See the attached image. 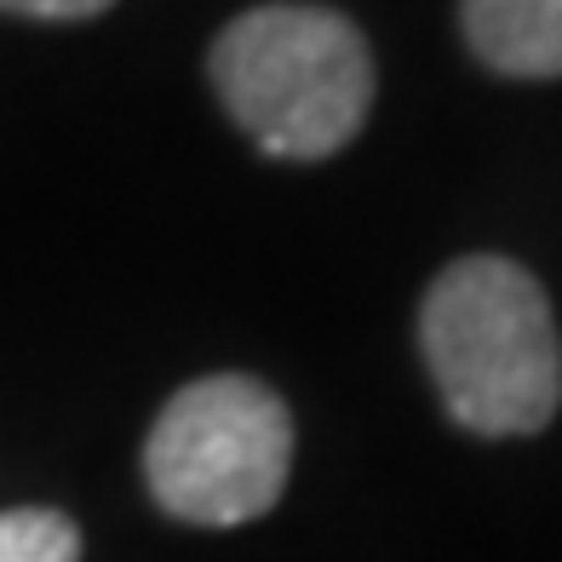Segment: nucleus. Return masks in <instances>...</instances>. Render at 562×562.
<instances>
[{"mask_svg":"<svg viewBox=\"0 0 562 562\" xmlns=\"http://www.w3.org/2000/svg\"><path fill=\"white\" fill-rule=\"evenodd\" d=\"M419 350L448 414L476 437H533L562 402L551 299L522 265L453 259L419 304Z\"/></svg>","mask_w":562,"mask_h":562,"instance_id":"1","label":"nucleus"},{"mask_svg":"<svg viewBox=\"0 0 562 562\" xmlns=\"http://www.w3.org/2000/svg\"><path fill=\"white\" fill-rule=\"evenodd\" d=\"M207 75L224 115L276 161H327L373 110V53L327 7H252L229 18Z\"/></svg>","mask_w":562,"mask_h":562,"instance_id":"2","label":"nucleus"},{"mask_svg":"<svg viewBox=\"0 0 562 562\" xmlns=\"http://www.w3.org/2000/svg\"><path fill=\"white\" fill-rule=\"evenodd\" d=\"M293 471V414L265 379L207 373L178 391L144 442L156 505L195 528L252 522L281 499Z\"/></svg>","mask_w":562,"mask_h":562,"instance_id":"3","label":"nucleus"},{"mask_svg":"<svg viewBox=\"0 0 562 562\" xmlns=\"http://www.w3.org/2000/svg\"><path fill=\"white\" fill-rule=\"evenodd\" d=\"M465 46L510 81L562 75V0H459Z\"/></svg>","mask_w":562,"mask_h":562,"instance_id":"4","label":"nucleus"},{"mask_svg":"<svg viewBox=\"0 0 562 562\" xmlns=\"http://www.w3.org/2000/svg\"><path fill=\"white\" fill-rule=\"evenodd\" d=\"M0 562H81V528L53 505L0 510Z\"/></svg>","mask_w":562,"mask_h":562,"instance_id":"5","label":"nucleus"},{"mask_svg":"<svg viewBox=\"0 0 562 562\" xmlns=\"http://www.w3.org/2000/svg\"><path fill=\"white\" fill-rule=\"evenodd\" d=\"M110 7H115V0H0V12L41 18V23H81V18H98Z\"/></svg>","mask_w":562,"mask_h":562,"instance_id":"6","label":"nucleus"}]
</instances>
